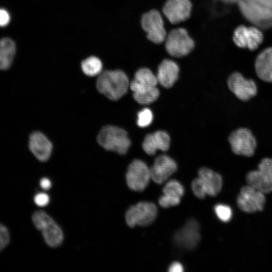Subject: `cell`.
Instances as JSON below:
<instances>
[{"mask_svg": "<svg viewBox=\"0 0 272 272\" xmlns=\"http://www.w3.org/2000/svg\"><path fill=\"white\" fill-rule=\"evenodd\" d=\"M229 141L233 152L237 155L252 156L256 147V141L251 132L245 128L233 131Z\"/></svg>", "mask_w": 272, "mask_h": 272, "instance_id": "cell-10", "label": "cell"}, {"mask_svg": "<svg viewBox=\"0 0 272 272\" xmlns=\"http://www.w3.org/2000/svg\"><path fill=\"white\" fill-rule=\"evenodd\" d=\"M191 9L189 0H168L163 8V13L171 23L176 24L186 20Z\"/></svg>", "mask_w": 272, "mask_h": 272, "instance_id": "cell-14", "label": "cell"}, {"mask_svg": "<svg viewBox=\"0 0 272 272\" xmlns=\"http://www.w3.org/2000/svg\"><path fill=\"white\" fill-rule=\"evenodd\" d=\"M157 214V206L153 202L144 201L129 208L125 219L127 225L131 228L137 225L147 226L154 222Z\"/></svg>", "mask_w": 272, "mask_h": 272, "instance_id": "cell-4", "label": "cell"}, {"mask_svg": "<svg viewBox=\"0 0 272 272\" xmlns=\"http://www.w3.org/2000/svg\"><path fill=\"white\" fill-rule=\"evenodd\" d=\"M263 40L262 32L256 27H248V37L247 48L250 50L256 49Z\"/></svg>", "mask_w": 272, "mask_h": 272, "instance_id": "cell-24", "label": "cell"}, {"mask_svg": "<svg viewBox=\"0 0 272 272\" xmlns=\"http://www.w3.org/2000/svg\"><path fill=\"white\" fill-rule=\"evenodd\" d=\"M170 139L168 134L159 130L146 135L143 143V149L149 155H154L157 150L166 151L170 146Z\"/></svg>", "mask_w": 272, "mask_h": 272, "instance_id": "cell-17", "label": "cell"}, {"mask_svg": "<svg viewBox=\"0 0 272 272\" xmlns=\"http://www.w3.org/2000/svg\"><path fill=\"white\" fill-rule=\"evenodd\" d=\"M10 21V16L8 12L4 9H0V26L8 25Z\"/></svg>", "mask_w": 272, "mask_h": 272, "instance_id": "cell-32", "label": "cell"}, {"mask_svg": "<svg viewBox=\"0 0 272 272\" xmlns=\"http://www.w3.org/2000/svg\"><path fill=\"white\" fill-rule=\"evenodd\" d=\"M16 52L15 42L10 38L0 40V70L9 68L13 62Z\"/></svg>", "mask_w": 272, "mask_h": 272, "instance_id": "cell-20", "label": "cell"}, {"mask_svg": "<svg viewBox=\"0 0 272 272\" xmlns=\"http://www.w3.org/2000/svg\"><path fill=\"white\" fill-rule=\"evenodd\" d=\"M134 99L139 103L147 105L155 101L159 96V91L156 87L139 89L132 91Z\"/></svg>", "mask_w": 272, "mask_h": 272, "instance_id": "cell-22", "label": "cell"}, {"mask_svg": "<svg viewBox=\"0 0 272 272\" xmlns=\"http://www.w3.org/2000/svg\"><path fill=\"white\" fill-rule=\"evenodd\" d=\"M248 37V27L240 25L235 30L233 40L235 44L241 48H247Z\"/></svg>", "mask_w": 272, "mask_h": 272, "instance_id": "cell-26", "label": "cell"}, {"mask_svg": "<svg viewBox=\"0 0 272 272\" xmlns=\"http://www.w3.org/2000/svg\"><path fill=\"white\" fill-rule=\"evenodd\" d=\"M217 217L223 222H228L232 218V211L230 207L224 204H218L214 207Z\"/></svg>", "mask_w": 272, "mask_h": 272, "instance_id": "cell-27", "label": "cell"}, {"mask_svg": "<svg viewBox=\"0 0 272 272\" xmlns=\"http://www.w3.org/2000/svg\"><path fill=\"white\" fill-rule=\"evenodd\" d=\"M194 47V42L183 28L173 30L168 34L166 48L172 56L181 57L188 54Z\"/></svg>", "mask_w": 272, "mask_h": 272, "instance_id": "cell-7", "label": "cell"}, {"mask_svg": "<svg viewBox=\"0 0 272 272\" xmlns=\"http://www.w3.org/2000/svg\"><path fill=\"white\" fill-rule=\"evenodd\" d=\"M177 166L169 156L162 155L157 157L150 168L151 179L156 183L161 184L176 171Z\"/></svg>", "mask_w": 272, "mask_h": 272, "instance_id": "cell-12", "label": "cell"}, {"mask_svg": "<svg viewBox=\"0 0 272 272\" xmlns=\"http://www.w3.org/2000/svg\"><path fill=\"white\" fill-rule=\"evenodd\" d=\"M34 200L36 205L43 207L47 206L49 202V197L47 194L40 192L35 195Z\"/></svg>", "mask_w": 272, "mask_h": 272, "instance_id": "cell-31", "label": "cell"}, {"mask_svg": "<svg viewBox=\"0 0 272 272\" xmlns=\"http://www.w3.org/2000/svg\"><path fill=\"white\" fill-rule=\"evenodd\" d=\"M141 23L149 39L157 43L164 41L166 33L162 18L157 11L152 10L144 14Z\"/></svg>", "mask_w": 272, "mask_h": 272, "instance_id": "cell-11", "label": "cell"}, {"mask_svg": "<svg viewBox=\"0 0 272 272\" xmlns=\"http://www.w3.org/2000/svg\"><path fill=\"white\" fill-rule=\"evenodd\" d=\"M97 141L105 149L125 154L130 146L127 132L117 126L107 125L100 131Z\"/></svg>", "mask_w": 272, "mask_h": 272, "instance_id": "cell-2", "label": "cell"}, {"mask_svg": "<svg viewBox=\"0 0 272 272\" xmlns=\"http://www.w3.org/2000/svg\"><path fill=\"white\" fill-rule=\"evenodd\" d=\"M10 242V234L7 228L0 224V252L2 251Z\"/></svg>", "mask_w": 272, "mask_h": 272, "instance_id": "cell-30", "label": "cell"}, {"mask_svg": "<svg viewBox=\"0 0 272 272\" xmlns=\"http://www.w3.org/2000/svg\"><path fill=\"white\" fill-rule=\"evenodd\" d=\"M29 147L33 154L41 161H46L49 158L52 149L50 142L39 131L30 135Z\"/></svg>", "mask_w": 272, "mask_h": 272, "instance_id": "cell-16", "label": "cell"}, {"mask_svg": "<svg viewBox=\"0 0 272 272\" xmlns=\"http://www.w3.org/2000/svg\"><path fill=\"white\" fill-rule=\"evenodd\" d=\"M230 90L239 99L247 101L254 97L257 92L256 86L251 79L244 78L239 73L232 74L228 80Z\"/></svg>", "mask_w": 272, "mask_h": 272, "instance_id": "cell-13", "label": "cell"}, {"mask_svg": "<svg viewBox=\"0 0 272 272\" xmlns=\"http://www.w3.org/2000/svg\"><path fill=\"white\" fill-rule=\"evenodd\" d=\"M168 271L170 272H182L184 271V267L179 262L174 261L169 265Z\"/></svg>", "mask_w": 272, "mask_h": 272, "instance_id": "cell-33", "label": "cell"}, {"mask_svg": "<svg viewBox=\"0 0 272 272\" xmlns=\"http://www.w3.org/2000/svg\"><path fill=\"white\" fill-rule=\"evenodd\" d=\"M162 191L163 194L181 198L184 194V188L179 181L171 179L165 184Z\"/></svg>", "mask_w": 272, "mask_h": 272, "instance_id": "cell-25", "label": "cell"}, {"mask_svg": "<svg viewBox=\"0 0 272 272\" xmlns=\"http://www.w3.org/2000/svg\"><path fill=\"white\" fill-rule=\"evenodd\" d=\"M158 84L156 76L151 70L147 68H142L136 72L134 79L130 85L140 87L151 88L157 87Z\"/></svg>", "mask_w": 272, "mask_h": 272, "instance_id": "cell-21", "label": "cell"}, {"mask_svg": "<svg viewBox=\"0 0 272 272\" xmlns=\"http://www.w3.org/2000/svg\"><path fill=\"white\" fill-rule=\"evenodd\" d=\"M180 200V197L163 194L159 197L158 202L162 208H168L179 205Z\"/></svg>", "mask_w": 272, "mask_h": 272, "instance_id": "cell-29", "label": "cell"}, {"mask_svg": "<svg viewBox=\"0 0 272 272\" xmlns=\"http://www.w3.org/2000/svg\"><path fill=\"white\" fill-rule=\"evenodd\" d=\"M264 194L249 185L242 187L237 198L239 208L243 212L253 213L263 210Z\"/></svg>", "mask_w": 272, "mask_h": 272, "instance_id": "cell-9", "label": "cell"}, {"mask_svg": "<svg viewBox=\"0 0 272 272\" xmlns=\"http://www.w3.org/2000/svg\"><path fill=\"white\" fill-rule=\"evenodd\" d=\"M32 219L35 227L41 231L47 245L56 247L61 244L63 239L62 231L48 214L42 211H36L33 213Z\"/></svg>", "mask_w": 272, "mask_h": 272, "instance_id": "cell-3", "label": "cell"}, {"mask_svg": "<svg viewBox=\"0 0 272 272\" xmlns=\"http://www.w3.org/2000/svg\"><path fill=\"white\" fill-rule=\"evenodd\" d=\"M255 67L256 74L261 80L272 82V47L265 48L257 55Z\"/></svg>", "mask_w": 272, "mask_h": 272, "instance_id": "cell-19", "label": "cell"}, {"mask_svg": "<svg viewBox=\"0 0 272 272\" xmlns=\"http://www.w3.org/2000/svg\"><path fill=\"white\" fill-rule=\"evenodd\" d=\"M153 118L151 110L147 108H144L138 114L137 124L141 127H147L151 123Z\"/></svg>", "mask_w": 272, "mask_h": 272, "instance_id": "cell-28", "label": "cell"}, {"mask_svg": "<svg viewBox=\"0 0 272 272\" xmlns=\"http://www.w3.org/2000/svg\"><path fill=\"white\" fill-rule=\"evenodd\" d=\"M197 178L206 195L215 196L221 191L223 180L218 173L202 167L198 170Z\"/></svg>", "mask_w": 272, "mask_h": 272, "instance_id": "cell-15", "label": "cell"}, {"mask_svg": "<svg viewBox=\"0 0 272 272\" xmlns=\"http://www.w3.org/2000/svg\"><path fill=\"white\" fill-rule=\"evenodd\" d=\"M40 185L42 189L48 190L51 186V182L48 178H43L40 181Z\"/></svg>", "mask_w": 272, "mask_h": 272, "instance_id": "cell-34", "label": "cell"}, {"mask_svg": "<svg viewBox=\"0 0 272 272\" xmlns=\"http://www.w3.org/2000/svg\"><path fill=\"white\" fill-rule=\"evenodd\" d=\"M246 179L248 185L264 194L272 192V159H263L258 169L249 172Z\"/></svg>", "mask_w": 272, "mask_h": 272, "instance_id": "cell-5", "label": "cell"}, {"mask_svg": "<svg viewBox=\"0 0 272 272\" xmlns=\"http://www.w3.org/2000/svg\"><path fill=\"white\" fill-rule=\"evenodd\" d=\"M200 240L199 224L194 219L188 220L173 236L174 243L180 248L186 250L195 248Z\"/></svg>", "mask_w": 272, "mask_h": 272, "instance_id": "cell-8", "label": "cell"}, {"mask_svg": "<svg viewBox=\"0 0 272 272\" xmlns=\"http://www.w3.org/2000/svg\"><path fill=\"white\" fill-rule=\"evenodd\" d=\"M81 67L85 75L95 76L101 73L102 63L98 57L90 56L82 61Z\"/></svg>", "mask_w": 272, "mask_h": 272, "instance_id": "cell-23", "label": "cell"}, {"mask_svg": "<svg viewBox=\"0 0 272 272\" xmlns=\"http://www.w3.org/2000/svg\"><path fill=\"white\" fill-rule=\"evenodd\" d=\"M129 85L127 76L120 70L102 72L96 84L98 90L113 100L122 97L127 92Z\"/></svg>", "mask_w": 272, "mask_h": 272, "instance_id": "cell-1", "label": "cell"}, {"mask_svg": "<svg viewBox=\"0 0 272 272\" xmlns=\"http://www.w3.org/2000/svg\"><path fill=\"white\" fill-rule=\"evenodd\" d=\"M179 69L174 61L164 59L159 65L156 76L158 83L163 87H171L178 79Z\"/></svg>", "mask_w": 272, "mask_h": 272, "instance_id": "cell-18", "label": "cell"}, {"mask_svg": "<svg viewBox=\"0 0 272 272\" xmlns=\"http://www.w3.org/2000/svg\"><path fill=\"white\" fill-rule=\"evenodd\" d=\"M151 179L150 168L140 159L133 160L129 165L126 174V181L128 187L138 192L144 191Z\"/></svg>", "mask_w": 272, "mask_h": 272, "instance_id": "cell-6", "label": "cell"}]
</instances>
